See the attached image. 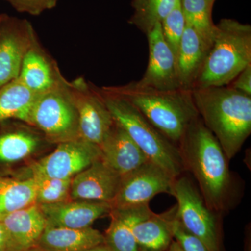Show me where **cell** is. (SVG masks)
Masks as SVG:
<instances>
[{"mask_svg":"<svg viewBox=\"0 0 251 251\" xmlns=\"http://www.w3.org/2000/svg\"><path fill=\"white\" fill-rule=\"evenodd\" d=\"M177 147L184 170L197 181L206 206L217 214L227 210L234 192L229 160L201 117L188 125Z\"/></svg>","mask_w":251,"mask_h":251,"instance_id":"1","label":"cell"},{"mask_svg":"<svg viewBox=\"0 0 251 251\" xmlns=\"http://www.w3.org/2000/svg\"><path fill=\"white\" fill-rule=\"evenodd\" d=\"M199 116L227 159L235 156L251 133V97L229 86L191 90Z\"/></svg>","mask_w":251,"mask_h":251,"instance_id":"2","label":"cell"},{"mask_svg":"<svg viewBox=\"0 0 251 251\" xmlns=\"http://www.w3.org/2000/svg\"><path fill=\"white\" fill-rule=\"evenodd\" d=\"M131 104L157 129L177 145L188 125L199 117L191 90H161L138 82L103 87Z\"/></svg>","mask_w":251,"mask_h":251,"instance_id":"3","label":"cell"},{"mask_svg":"<svg viewBox=\"0 0 251 251\" xmlns=\"http://www.w3.org/2000/svg\"><path fill=\"white\" fill-rule=\"evenodd\" d=\"M250 64V25L229 18L221 20L216 25L212 44L193 89L229 85Z\"/></svg>","mask_w":251,"mask_h":251,"instance_id":"4","label":"cell"},{"mask_svg":"<svg viewBox=\"0 0 251 251\" xmlns=\"http://www.w3.org/2000/svg\"><path fill=\"white\" fill-rule=\"evenodd\" d=\"M114 121L139 147L148 159L174 178L185 171L179 148L142 115L133 105L117 96L97 90Z\"/></svg>","mask_w":251,"mask_h":251,"instance_id":"5","label":"cell"},{"mask_svg":"<svg viewBox=\"0 0 251 251\" xmlns=\"http://www.w3.org/2000/svg\"><path fill=\"white\" fill-rule=\"evenodd\" d=\"M26 123L37 127L52 143L79 139L78 115L67 80L52 90L38 94Z\"/></svg>","mask_w":251,"mask_h":251,"instance_id":"6","label":"cell"},{"mask_svg":"<svg viewBox=\"0 0 251 251\" xmlns=\"http://www.w3.org/2000/svg\"><path fill=\"white\" fill-rule=\"evenodd\" d=\"M171 196L177 201L175 216L188 232L204 243L210 251H221L217 213L204 202L199 190L187 176L176 177Z\"/></svg>","mask_w":251,"mask_h":251,"instance_id":"7","label":"cell"},{"mask_svg":"<svg viewBox=\"0 0 251 251\" xmlns=\"http://www.w3.org/2000/svg\"><path fill=\"white\" fill-rule=\"evenodd\" d=\"M175 179L161 167L148 161L122 176L116 195L110 202L112 210L149 205L150 201L159 193L171 195Z\"/></svg>","mask_w":251,"mask_h":251,"instance_id":"8","label":"cell"},{"mask_svg":"<svg viewBox=\"0 0 251 251\" xmlns=\"http://www.w3.org/2000/svg\"><path fill=\"white\" fill-rule=\"evenodd\" d=\"M69 83L78 115L80 138L99 146L115 125L111 113L99 91L82 77Z\"/></svg>","mask_w":251,"mask_h":251,"instance_id":"9","label":"cell"},{"mask_svg":"<svg viewBox=\"0 0 251 251\" xmlns=\"http://www.w3.org/2000/svg\"><path fill=\"white\" fill-rule=\"evenodd\" d=\"M101 157L99 145L79 138L58 144L50 153L31 167V175L69 179Z\"/></svg>","mask_w":251,"mask_h":251,"instance_id":"10","label":"cell"},{"mask_svg":"<svg viewBox=\"0 0 251 251\" xmlns=\"http://www.w3.org/2000/svg\"><path fill=\"white\" fill-rule=\"evenodd\" d=\"M35 31L25 19L4 14L0 21V87L18 78Z\"/></svg>","mask_w":251,"mask_h":251,"instance_id":"11","label":"cell"},{"mask_svg":"<svg viewBox=\"0 0 251 251\" xmlns=\"http://www.w3.org/2000/svg\"><path fill=\"white\" fill-rule=\"evenodd\" d=\"M147 36L149 45L148 67L143 77L137 82L157 90L181 89L176 57L165 40L161 23H157Z\"/></svg>","mask_w":251,"mask_h":251,"instance_id":"12","label":"cell"},{"mask_svg":"<svg viewBox=\"0 0 251 251\" xmlns=\"http://www.w3.org/2000/svg\"><path fill=\"white\" fill-rule=\"evenodd\" d=\"M175 208L162 214H155L149 205L117 210L129 221L140 251H167L174 240L171 219Z\"/></svg>","mask_w":251,"mask_h":251,"instance_id":"13","label":"cell"},{"mask_svg":"<svg viewBox=\"0 0 251 251\" xmlns=\"http://www.w3.org/2000/svg\"><path fill=\"white\" fill-rule=\"evenodd\" d=\"M121 179V175L100 158L73 177L71 201L110 203L116 195Z\"/></svg>","mask_w":251,"mask_h":251,"instance_id":"14","label":"cell"},{"mask_svg":"<svg viewBox=\"0 0 251 251\" xmlns=\"http://www.w3.org/2000/svg\"><path fill=\"white\" fill-rule=\"evenodd\" d=\"M18 79L36 94L52 90L66 80L56 63L39 44L36 35L25 54Z\"/></svg>","mask_w":251,"mask_h":251,"instance_id":"15","label":"cell"},{"mask_svg":"<svg viewBox=\"0 0 251 251\" xmlns=\"http://www.w3.org/2000/svg\"><path fill=\"white\" fill-rule=\"evenodd\" d=\"M39 206L46 226L74 229L91 227L94 221L112 210L110 203L98 201H69Z\"/></svg>","mask_w":251,"mask_h":251,"instance_id":"16","label":"cell"},{"mask_svg":"<svg viewBox=\"0 0 251 251\" xmlns=\"http://www.w3.org/2000/svg\"><path fill=\"white\" fill-rule=\"evenodd\" d=\"M99 148L100 158L122 176L150 161L126 132L115 122Z\"/></svg>","mask_w":251,"mask_h":251,"instance_id":"17","label":"cell"},{"mask_svg":"<svg viewBox=\"0 0 251 251\" xmlns=\"http://www.w3.org/2000/svg\"><path fill=\"white\" fill-rule=\"evenodd\" d=\"M18 251H26L37 245L46 226L38 204L28 206L0 219Z\"/></svg>","mask_w":251,"mask_h":251,"instance_id":"18","label":"cell"},{"mask_svg":"<svg viewBox=\"0 0 251 251\" xmlns=\"http://www.w3.org/2000/svg\"><path fill=\"white\" fill-rule=\"evenodd\" d=\"M209 50L198 33L186 23L176 54V67L181 88L192 90Z\"/></svg>","mask_w":251,"mask_h":251,"instance_id":"19","label":"cell"},{"mask_svg":"<svg viewBox=\"0 0 251 251\" xmlns=\"http://www.w3.org/2000/svg\"><path fill=\"white\" fill-rule=\"evenodd\" d=\"M103 244V234L92 227L74 229L46 226L36 246L49 251H85Z\"/></svg>","mask_w":251,"mask_h":251,"instance_id":"20","label":"cell"},{"mask_svg":"<svg viewBox=\"0 0 251 251\" xmlns=\"http://www.w3.org/2000/svg\"><path fill=\"white\" fill-rule=\"evenodd\" d=\"M36 187L32 177L27 179L0 176V219L36 204Z\"/></svg>","mask_w":251,"mask_h":251,"instance_id":"21","label":"cell"},{"mask_svg":"<svg viewBox=\"0 0 251 251\" xmlns=\"http://www.w3.org/2000/svg\"><path fill=\"white\" fill-rule=\"evenodd\" d=\"M37 95L18 78L0 87V125L9 119L25 122Z\"/></svg>","mask_w":251,"mask_h":251,"instance_id":"22","label":"cell"},{"mask_svg":"<svg viewBox=\"0 0 251 251\" xmlns=\"http://www.w3.org/2000/svg\"><path fill=\"white\" fill-rule=\"evenodd\" d=\"M39 138L23 130L0 133V163H14L25 159L35 151Z\"/></svg>","mask_w":251,"mask_h":251,"instance_id":"23","label":"cell"},{"mask_svg":"<svg viewBox=\"0 0 251 251\" xmlns=\"http://www.w3.org/2000/svg\"><path fill=\"white\" fill-rule=\"evenodd\" d=\"M175 2L176 0H133L134 12L128 23L147 35L157 23H161Z\"/></svg>","mask_w":251,"mask_h":251,"instance_id":"24","label":"cell"},{"mask_svg":"<svg viewBox=\"0 0 251 251\" xmlns=\"http://www.w3.org/2000/svg\"><path fill=\"white\" fill-rule=\"evenodd\" d=\"M186 24L191 26L210 49L216 25L211 18L212 8L206 0H181Z\"/></svg>","mask_w":251,"mask_h":251,"instance_id":"25","label":"cell"},{"mask_svg":"<svg viewBox=\"0 0 251 251\" xmlns=\"http://www.w3.org/2000/svg\"><path fill=\"white\" fill-rule=\"evenodd\" d=\"M110 226L105 231L104 244L112 251H140L128 220L121 211H110Z\"/></svg>","mask_w":251,"mask_h":251,"instance_id":"26","label":"cell"},{"mask_svg":"<svg viewBox=\"0 0 251 251\" xmlns=\"http://www.w3.org/2000/svg\"><path fill=\"white\" fill-rule=\"evenodd\" d=\"M36 187V204H57L71 201L72 179H61L40 175H31Z\"/></svg>","mask_w":251,"mask_h":251,"instance_id":"27","label":"cell"},{"mask_svg":"<svg viewBox=\"0 0 251 251\" xmlns=\"http://www.w3.org/2000/svg\"><path fill=\"white\" fill-rule=\"evenodd\" d=\"M161 24L165 40L171 48L176 59L180 41L186 26L181 0H176L174 7L163 20Z\"/></svg>","mask_w":251,"mask_h":251,"instance_id":"28","label":"cell"},{"mask_svg":"<svg viewBox=\"0 0 251 251\" xmlns=\"http://www.w3.org/2000/svg\"><path fill=\"white\" fill-rule=\"evenodd\" d=\"M176 208L171 219V227L173 239L184 251H210L202 241L188 232L175 216Z\"/></svg>","mask_w":251,"mask_h":251,"instance_id":"29","label":"cell"},{"mask_svg":"<svg viewBox=\"0 0 251 251\" xmlns=\"http://www.w3.org/2000/svg\"><path fill=\"white\" fill-rule=\"evenodd\" d=\"M18 12L26 13L31 16H39L47 10L57 6L58 0H5Z\"/></svg>","mask_w":251,"mask_h":251,"instance_id":"30","label":"cell"},{"mask_svg":"<svg viewBox=\"0 0 251 251\" xmlns=\"http://www.w3.org/2000/svg\"><path fill=\"white\" fill-rule=\"evenodd\" d=\"M227 86L251 97V64L244 68Z\"/></svg>","mask_w":251,"mask_h":251,"instance_id":"31","label":"cell"},{"mask_svg":"<svg viewBox=\"0 0 251 251\" xmlns=\"http://www.w3.org/2000/svg\"><path fill=\"white\" fill-rule=\"evenodd\" d=\"M0 251H18L1 221H0Z\"/></svg>","mask_w":251,"mask_h":251,"instance_id":"32","label":"cell"},{"mask_svg":"<svg viewBox=\"0 0 251 251\" xmlns=\"http://www.w3.org/2000/svg\"><path fill=\"white\" fill-rule=\"evenodd\" d=\"M167 251H184L177 242L175 240L172 242L171 245Z\"/></svg>","mask_w":251,"mask_h":251,"instance_id":"33","label":"cell"},{"mask_svg":"<svg viewBox=\"0 0 251 251\" xmlns=\"http://www.w3.org/2000/svg\"><path fill=\"white\" fill-rule=\"evenodd\" d=\"M85 251H112L108 247L105 245V244H100V245L97 246L92 249H88Z\"/></svg>","mask_w":251,"mask_h":251,"instance_id":"34","label":"cell"},{"mask_svg":"<svg viewBox=\"0 0 251 251\" xmlns=\"http://www.w3.org/2000/svg\"><path fill=\"white\" fill-rule=\"evenodd\" d=\"M26 251H46L45 249H42V248L38 247V246H35V247H33L30 248V249H28V250Z\"/></svg>","mask_w":251,"mask_h":251,"instance_id":"35","label":"cell"},{"mask_svg":"<svg viewBox=\"0 0 251 251\" xmlns=\"http://www.w3.org/2000/svg\"><path fill=\"white\" fill-rule=\"evenodd\" d=\"M207 4H209V6L210 7L213 8V6H214V2H215L216 0H206Z\"/></svg>","mask_w":251,"mask_h":251,"instance_id":"36","label":"cell"},{"mask_svg":"<svg viewBox=\"0 0 251 251\" xmlns=\"http://www.w3.org/2000/svg\"><path fill=\"white\" fill-rule=\"evenodd\" d=\"M4 14H0V21H1V19H2L3 17H4Z\"/></svg>","mask_w":251,"mask_h":251,"instance_id":"37","label":"cell"}]
</instances>
